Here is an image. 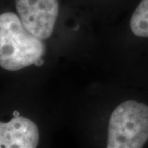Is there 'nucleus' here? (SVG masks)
<instances>
[{
    "label": "nucleus",
    "mask_w": 148,
    "mask_h": 148,
    "mask_svg": "<svg viewBox=\"0 0 148 148\" xmlns=\"http://www.w3.org/2000/svg\"><path fill=\"white\" fill-rule=\"evenodd\" d=\"M45 45L27 31L13 12L0 16V65L8 71H17L32 64L40 66Z\"/></svg>",
    "instance_id": "f257e3e1"
},
{
    "label": "nucleus",
    "mask_w": 148,
    "mask_h": 148,
    "mask_svg": "<svg viewBox=\"0 0 148 148\" xmlns=\"http://www.w3.org/2000/svg\"><path fill=\"white\" fill-rule=\"evenodd\" d=\"M148 140V106L135 101L120 104L111 114L108 148H140Z\"/></svg>",
    "instance_id": "f03ea898"
},
{
    "label": "nucleus",
    "mask_w": 148,
    "mask_h": 148,
    "mask_svg": "<svg viewBox=\"0 0 148 148\" xmlns=\"http://www.w3.org/2000/svg\"><path fill=\"white\" fill-rule=\"evenodd\" d=\"M16 8L27 31L40 40L52 35L58 13V0H16Z\"/></svg>",
    "instance_id": "7ed1b4c3"
},
{
    "label": "nucleus",
    "mask_w": 148,
    "mask_h": 148,
    "mask_svg": "<svg viewBox=\"0 0 148 148\" xmlns=\"http://www.w3.org/2000/svg\"><path fill=\"white\" fill-rule=\"evenodd\" d=\"M38 143V128L29 119L18 115L8 123H0L1 148H34Z\"/></svg>",
    "instance_id": "20e7f679"
},
{
    "label": "nucleus",
    "mask_w": 148,
    "mask_h": 148,
    "mask_svg": "<svg viewBox=\"0 0 148 148\" xmlns=\"http://www.w3.org/2000/svg\"><path fill=\"white\" fill-rule=\"evenodd\" d=\"M132 33L139 37H148V0H142L130 20Z\"/></svg>",
    "instance_id": "39448f33"
}]
</instances>
